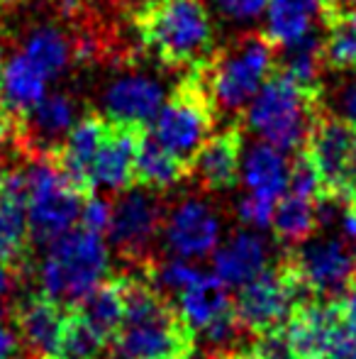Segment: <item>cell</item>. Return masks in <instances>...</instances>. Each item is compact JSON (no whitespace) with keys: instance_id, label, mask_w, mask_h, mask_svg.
I'll use <instances>...</instances> for the list:
<instances>
[{"instance_id":"16","label":"cell","mask_w":356,"mask_h":359,"mask_svg":"<svg viewBox=\"0 0 356 359\" xmlns=\"http://www.w3.org/2000/svg\"><path fill=\"white\" fill-rule=\"evenodd\" d=\"M147 130L110 123L100 149L90 164V191L93 194H122L134 186V161L139 142Z\"/></svg>"},{"instance_id":"40","label":"cell","mask_w":356,"mask_h":359,"mask_svg":"<svg viewBox=\"0 0 356 359\" xmlns=\"http://www.w3.org/2000/svg\"><path fill=\"white\" fill-rule=\"evenodd\" d=\"M52 3L57 5L66 18H76V15H81L83 10L90 8V0H52Z\"/></svg>"},{"instance_id":"41","label":"cell","mask_w":356,"mask_h":359,"mask_svg":"<svg viewBox=\"0 0 356 359\" xmlns=\"http://www.w3.org/2000/svg\"><path fill=\"white\" fill-rule=\"evenodd\" d=\"M110 3L115 5V8H120L124 15H137L139 10H144L147 5H152V3H157V0H110Z\"/></svg>"},{"instance_id":"45","label":"cell","mask_w":356,"mask_h":359,"mask_svg":"<svg viewBox=\"0 0 356 359\" xmlns=\"http://www.w3.org/2000/svg\"><path fill=\"white\" fill-rule=\"evenodd\" d=\"M185 359H227V357L218 355V352H190Z\"/></svg>"},{"instance_id":"44","label":"cell","mask_w":356,"mask_h":359,"mask_svg":"<svg viewBox=\"0 0 356 359\" xmlns=\"http://www.w3.org/2000/svg\"><path fill=\"white\" fill-rule=\"evenodd\" d=\"M349 201H356V149H354V156H352V166H349ZM347 201V203H349Z\"/></svg>"},{"instance_id":"31","label":"cell","mask_w":356,"mask_h":359,"mask_svg":"<svg viewBox=\"0 0 356 359\" xmlns=\"http://www.w3.org/2000/svg\"><path fill=\"white\" fill-rule=\"evenodd\" d=\"M149 276H152V286L157 288L162 296H180L185 288H190L195 281L203 276V271L188 259L180 257H169L162 262H152L149 266Z\"/></svg>"},{"instance_id":"48","label":"cell","mask_w":356,"mask_h":359,"mask_svg":"<svg viewBox=\"0 0 356 359\" xmlns=\"http://www.w3.org/2000/svg\"><path fill=\"white\" fill-rule=\"evenodd\" d=\"M322 359H334V357H322Z\"/></svg>"},{"instance_id":"3","label":"cell","mask_w":356,"mask_h":359,"mask_svg":"<svg viewBox=\"0 0 356 359\" xmlns=\"http://www.w3.org/2000/svg\"><path fill=\"white\" fill-rule=\"evenodd\" d=\"M280 47L266 32H247L222 49H215L208 64L190 72L200 79L205 93L215 105V113L229 115L232 123L242 120L254 95L271 79L278 64Z\"/></svg>"},{"instance_id":"18","label":"cell","mask_w":356,"mask_h":359,"mask_svg":"<svg viewBox=\"0 0 356 359\" xmlns=\"http://www.w3.org/2000/svg\"><path fill=\"white\" fill-rule=\"evenodd\" d=\"M273 250L257 230H237L213 255V274L227 288H242L271 269Z\"/></svg>"},{"instance_id":"10","label":"cell","mask_w":356,"mask_h":359,"mask_svg":"<svg viewBox=\"0 0 356 359\" xmlns=\"http://www.w3.org/2000/svg\"><path fill=\"white\" fill-rule=\"evenodd\" d=\"M288 266L313 298H339L356 281V245L344 237L313 235L288 255Z\"/></svg>"},{"instance_id":"47","label":"cell","mask_w":356,"mask_h":359,"mask_svg":"<svg viewBox=\"0 0 356 359\" xmlns=\"http://www.w3.org/2000/svg\"><path fill=\"white\" fill-rule=\"evenodd\" d=\"M10 3H15V0H0V5H10Z\"/></svg>"},{"instance_id":"11","label":"cell","mask_w":356,"mask_h":359,"mask_svg":"<svg viewBox=\"0 0 356 359\" xmlns=\"http://www.w3.org/2000/svg\"><path fill=\"white\" fill-rule=\"evenodd\" d=\"M356 149V128L334 118L329 110H320L310 135L305 140L303 154L318 174L322 198L349 201V166Z\"/></svg>"},{"instance_id":"4","label":"cell","mask_w":356,"mask_h":359,"mask_svg":"<svg viewBox=\"0 0 356 359\" xmlns=\"http://www.w3.org/2000/svg\"><path fill=\"white\" fill-rule=\"evenodd\" d=\"M110 271V247L103 235L86 227H73L47 245L37 266L42 296L62 308L78 306Z\"/></svg>"},{"instance_id":"5","label":"cell","mask_w":356,"mask_h":359,"mask_svg":"<svg viewBox=\"0 0 356 359\" xmlns=\"http://www.w3.org/2000/svg\"><path fill=\"white\" fill-rule=\"evenodd\" d=\"M320 110L322 95L300 88L276 69L249 103L242 125H247L249 133L257 135L262 142L276 147L283 154H298L303 151Z\"/></svg>"},{"instance_id":"25","label":"cell","mask_w":356,"mask_h":359,"mask_svg":"<svg viewBox=\"0 0 356 359\" xmlns=\"http://www.w3.org/2000/svg\"><path fill=\"white\" fill-rule=\"evenodd\" d=\"M242 181L249 194L278 201L288 191L290 161L283 151L266 142H254L242 159Z\"/></svg>"},{"instance_id":"28","label":"cell","mask_w":356,"mask_h":359,"mask_svg":"<svg viewBox=\"0 0 356 359\" xmlns=\"http://www.w3.org/2000/svg\"><path fill=\"white\" fill-rule=\"evenodd\" d=\"M185 176H188V169L180 164L176 156L169 154L147 130L142 135L137 161H134V186L164 194V191L173 189L178 181H183Z\"/></svg>"},{"instance_id":"24","label":"cell","mask_w":356,"mask_h":359,"mask_svg":"<svg viewBox=\"0 0 356 359\" xmlns=\"http://www.w3.org/2000/svg\"><path fill=\"white\" fill-rule=\"evenodd\" d=\"M20 54L49 81L57 79L76 62V42L66 29L54 27V25H39L29 29L27 37L22 39Z\"/></svg>"},{"instance_id":"34","label":"cell","mask_w":356,"mask_h":359,"mask_svg":"<svg viewBox=\"0 0 356 359\" xmlns=\"http://www.w3.org/2000/svg\"><path fill=\"white\" fill-rule=\"evenodd\" d=\"M244 359H298V355L290 347L285 332L273 330V332H264L257 340L252 342L249 352L244 355Z\"/></svg>"},{"instance_id":"7","label":"cell","mask_w":356,"mask_h":359,"mask_svg":"<svg viewBox=\"0 0 356 359\" xmlns=\"http://www.w3.org/2000/svg\"><path fill=\"white\" fill-rule=\"evenodd\" d=\"M215 123H218V113L200 79L195 74H183V79L178 81L164 108L154 118L149 135L169 154L176 156L190 174L198 151L213 137Z\"/></svg>"},{"instance_id":"20","label":"cell","mask_w":356,"mask_h":359,"mask_svg":"<svg viewBox=\"0 0 356 359\" xmlns=\"http://www.w3.org/2000/svg\"><path fill=\"white\" fill-rule=\"evenodd\" d=\"M108 125L110 120L103 118L100 113H86L73 125L69 137L64 140V144L54 154V161L62 169V174L66 176V181L76 191H81L83 196H93V191H90V164H93L100 142L108 133Z\"/></svg>"},{"instance_id":"46","label":"cell","mask_w":356,"mask_h":359,"mask_svg":"<svg viewBox=\"0 0 356 359\" xmlns=\"http://www.w3.org/2000/svg\"><path fill=\"white\" fill-rule=\"evenodd\" d=\"M3 69H5V49L0 44V79H3Z\"/></svg>"},{"instance_id":"1","label":"cell","mask_w":356,"mask_h":359,"mask_svg":"<svg viewBox=\"0 0 356 359\" xmlns=\"http://www.w3.org/2000/svg\"><path fill=\"white\" fill-rule=\"evenodd\" d=\"M139 47L173 72H198L215 54V27L205 0H157L132 15Z\"/></svg>"},{"instance_id":"22","label":"cell","mask_w":356,"mask_h":359,"mask_svg":"<svg viewBox=\"0 0 356 359\" xmlns=\"http://www.w3.org/2000/svg\"><path fill=\"white\" fill-rule=\"evenodd\" d=\"M44 86H47V79L20 52H15L5 62L3 79H0V113L13 123L15 140H17V130L24 115L44 98Z\"/></svg>"},{"instance_id":"30","label":"cell","mask_w":356,"mask_h":359,"mask_svg":"<svg viewBox=\"0 0 356 359\" xmlns=\"http://www.w3.org/2000/svg\"><path fill=\"white\" fill-rule=\"evenodd\" d=\"M105 342L108 340L95 332L81 316H69L57 359H100L105 352Z\"/></svg>"},{"instance_id":"23","label":"cell","mask_w":356,"mask_h":359,"mask_svg":"<svg viewBox=\"0 0 356 359\" xmlns=\"http://www.w3.org/2000/svg\"><path fill=\"white\" fill-rule=\"evenodd\" d=\"M234 311L229 288L215 274L200 276L190 288L178 296V316L190 332H203Z\"/></svg>"},{"instance_id":"33","label":"cell","mask_w":356,"mask_h":359,"mask_svg":"<svg viewBox=\"0 0 356 359\" xmlns=\"http://www.w3.org/2000/svg\"><path fill=\"white\" fill-rule=\"evenodd\" d=\"M273 208H276V201L264 198V196L247 194L237 203V215H239V220L247 227H252V230H264V227H271Z\"/></svg>"},{"instance_id":"35","label":"cell","mask_w":356,"mask_h":359,"mask_svg":"<svg viewBox=\"0 0 356 359\" xmlns=\"http://www.w3.org/2000/svg\"><path fill=\"white\" fill-rule=\"evenodd\" d=\"M110 217H113V201L105 198L103 194H93L83 201V208H81V227H86L90 232H108L110 227Z\"/></svg>"},{"instance_id":"27","label":"cell","mask_w":356,"mask_h":359,"mask_svg":"<svg viewBox=\"0 0 356 359\" xmlns=\"http://www.w3.org/2000/svg\"><path fill=\"white\" fill-rule=\"evenodd\" d=\"M271 227L276 232V240L288 247V250H293L300 242L310 240L315 235V230L320 227L318 201L308 198V196L293 194V191H285L276 201Z\"/></svg>"},{"instance_id":"17","label":"cell","mask_w":356,"mask_h":359,"mask_svg":"<svg viewBox=\"0 0 356 359\" xmlns=\"http://www.w3.org/2000/svg\"><path fill=\"white\" fill-rule=\"evenodd\" d=\"M242 128H244L242 120L225 125L198 151L188 176H193L195 184L203 191L225 194V191H232L237 186L239 171H242V147H244Z\"/></svg>"},{"instance_id":"38","label":"cell","mask_w":356,"mask_h":359,"mask_svg":"<svg viewBox=\"0 0 356 359\" xmlns=\"http://www.w3.org/2000/svg\"><path fill=\"white\" fill-rule=\"evenodd\" d=\"M332 357L334 359H356V323L354 320H347Z\"/></svg>"},{"instance_id":"43","label":"cell","mask_w":356,"mask_h":359,"mask_svg":"<svg viewBox=\"0 0 356 359\" xmlns=\"http://www.w3.org/2000/svg\"><path fill=\"white\" fill-rule=\"evenodd\" d=\"M342 306H344V313H347L349 320H354V323H356V281H354V286L349 288L347 301H344Z\"/></svg>"},{"instance_id":"8","label":"cell","mask_w":356,"mask_h":359,"mask_svg":"<svg viewBox=\"0 0 356 359\" xmlns=\"http://www.w3.org/2000/svg\"><path fill=\"white\" fill-rule=\"evenodd\" d=\"M310 291L293 274L288 262L271 266L262 276L239 288L234 301L237 320L254 335L273 332L293 318L300 306L310 303Z\"/></svg>"},{"instance_id":"37","label":"cell","mask_w":356,"mask_h":359,"mask_svg":"<svg viewBox=\"0 0 356 359\" xmlns=\"http://www.w3.org/2000/svg\"><path fill=\"white\" fill-rule=\"evenodd\" d=\"M22 352V340H20L15 318L0 308V359H20Z\"/></svg>"},{"instance_id":"19","label":"cell","mask_w":356,"mask_h":359,"mask_svg":"<svg viewBox=\"0 0 356 359\" xmlns=\"http://www.w3.org/2000/svg\"><path fill=\"white\" fill-rule=\"evenodd\" d=\"M13 318L24 350L32 352L37 359H57L64 325L69 318L59 303L39 293V296L24 298L13 313Z\"/></svg>"},{"instance_id":"9","label":"cell","mask_w":356,"mask_h":359,"mask_svg":"<svg viewBox=\"0 0 356 359\" xmlns=\"http://www.w3.org/2000/svg\"><path fill=\"white\" fill-rule=\"evenodd\" d=\"M166 205L152 189H127L115 196L110 217V245L122 259L139 269L152 266V252L162 237Z\"/></svg>"},{"instance_id":"15","label":"cell","mask_w":356,"mask_h":359,"mask_svg":"<svg viewBox=\"0 0 356 359\" xmlns=\"http://www.w3.org/2000/svg\"><path fill=\"white\" fill-rule=\"evenodd\" d=\"M347 320L349 318L342 303L310 301L293 313V318L288 320L285 337H288L298 359L332 357Z\"/></svg>"},{"instance_id":"14","label":"cell","mask_w":356,"mask_h":359,"mask_svg":"<svg viewBox=\"0 0 356 359\" xmlns=\"http://www.w3.org/2000/svg\"><path fill=\"white\" fill-rule=\"evenodd\" d=\"M81 118L83 115H78V103L69 93L44 95L20 123L15 144L24 159L54 156Z\"/></svg>"},{"instance_id":"29","label":"cell","mask_w":356,"mask_h":359,"mask_svg":"<svg viewBox=\"0 0 356 359\" xmlns=\"http://www.w3.org/2000/svg\"><path fill=\"white\" fill-rule=\"evenodd\" d=\"M76 308H78L76 316H81L95 332H100V335L105 337V340L115 337L124 320V296H122L120 279L103 281V284L98 288H93Z\"/></svg>"},{"instance_id":"2","label":"cell","mask_w":356,"mask_h":359,"mask_svg":"<svg viewBox=\"0 0 356 359\" xmlns=\"http://www.w3.org/2000/svg\"><path fill=\"white\" fill-rule=\"evenodd\" d=\"M124 296V320L115 335L118 359H185L193 332L178 311L139 276H118Z\"/></svg>"},{"instance_id":"36","label":"cell","mask_w":356,"mask_h":359,"mask_svg":"<svg viewBox=\"0 0 356 359\" xmlns=\"http://www.w3.org/2000/svg\"><path fill=\"white\" fill-rule=\"evenodd\" d=\"M215 5L227 20L252 22V20L262 18V13H266L269 0H215Z\"/></svg>"},{"instance_id":"21","label":"cell","mask_w":356,"mask_h":359,"mask_svg":"<svg viewBox=\"0 0 356 359\" xmlns=\"http://www.w3.org/2000/svg\"><path fill=\"white\" fill-rule=\"evenodd\" d=\"M29 247L27 198L20 166L0 184V264L20 266Z\"/></svg>"},{"instance_id":"6","label":"cell","mask_w":356,"mask_h":359,"mask_svg":"<svg viewBox=\"0 0 356 359\" xmlns=\"http://www.w3.org/2000/svg\"><path fill=\"white\" fill-rule=\"evenodd\" d=\"M27 198L29 240L52 245L81 220L83 196L66 181L54 156H27L20 166Z\"/></svg>"},{"instance_id":"42","label":"cell","mask_w":356,"mask_h":359,"mask_svg":"<svg viewBox=\"0 0 356 359\" xmlns=\"http://www.w3.org/2000/svg\"><path fill=\"white\" fill-rule=\"evenodd\" d=\"M0 144H15V128L3 113H0Z\"/></svg>"},{"instance_id":"26","label":"cell","mask_w":356,"mask_h":359,"mask_svg":"<svg viewBox=\"0 0 356 359\" xmlns=\"http://www.w3.org/2000/svg\"><path fill=\"white\" fill-rule=\"evenodd\" d=\"M322 15V0H269L266 34L278 47H290L315 32Z\"/></svg>"},{"instance_id":"32","label":"cell","mask_w":356,"mask_h":359,"mask_svg":"<svg viewBox=\"0 0 356 359\" xmlns=\"http://www.w3.org/2000/svg\"><path fill=\"white\" fill-rule=\"evenodd\" d=\"M322 108L356 128V76H349L329 95H322Z\"/></svg>"},{"instance_id":"39","label":"cell","mask_w":356,"mask_h":359,"mask_svg":"<svg viewBox=\"0 0 356 359\" xmlns=\"http://www.w3.org/2000/svg\"><path fill=\"white\" fill-rule=\"evenodd\" d=\"M15 274H17V271H15V266L0 264V308L5 306V301H8L10 293H13L15 279H17Z\"/></svg>"},{"instance_id":"13","label":"cell","mask_w":356,"mask_h":359,"mask_svg":"<svg viewBox=\"0 0 356 359\" xmlns=\"http://www.w3.org/2000/svg\"><path fill=\"white\" fill-rule=\"evenodd\" d=\"M164 103H166V88L162 81L147 74L129 72L115 76L105 86L100 95V105H103L100 115L110 123L149 130Z\"/></svg>"},{"instance_id":"12","label":"cell","mask_w":356,"mask_h":359,"mask_svg":"<svg viewBox=\"0 0 356 359\" xmlns=\"http://www.w3.org/2000/svg\"><path fill=\"white\" fill-rule=\"evenodd\" d=\"M222 235L220 213L198 196H185L178 203L166 208L162 227V242L173 257L180 259H203L215 255Z\"/></svg>"}]
</instances>
